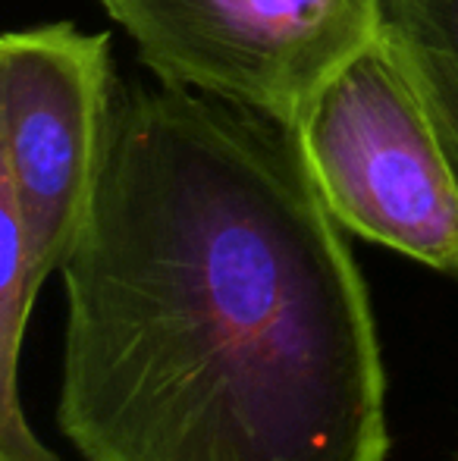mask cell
Returning a JSON list of instances; mask_svg holds the SVG:
<instances>
[{
  "label": "cell",
  "instance_id": "7a4b0ae2",
  "mask_svg": "<svg viewBox=\"0 0 458 461\" xmlns=\"http://www.w3.org/2000/svg\"><path fill=\"white\" fill-rule=\"evenodd\" d=\"M343 230L458 276V183L427 110L380 38L292 129Z\"/></svg>",
  "mask_w": 458,
  "mask_h": 461
},
{
  "label": "cell",
  "instance_id": "277c9868",
  "mask_svg": "<svg viewBox=\"0 0 458 461\" xmlns=\"http://www.w3.org/2000/svg\"><path fill=\"white\" fill-rule=\"evenodd\" d=\"M113 97L107 32L54 23L0 38V194L19 213L38 285L63 267L92 204Z\"/></svg>",
  "mask_w": 458,
  "mask_h": 461
},
{
  "label": "cell",
  "instance_id": "3957f363",
  "mask_svg": "<svg viewBox=\"0 0 458 461\" xmlns=\"http://www.w3.org/2000/svg\"><path fill=\"white\" fill-rule=\"evenodd\" d=\"M157 82L295 129L380 38L383 0H94Z\"/></svg>",
  "mask_w": 458,
  "mask_h": 461
},
{
  "label": "cell",
  "instance_id": "52a82bcc",
  "mask_svg": "<svg viewBox=\"0 0 458 461\" xmlns=\"http://www.w3.org/2000/svg\"><path fill=\"white\" fill-rule=\"evenodd\" d=\"M449 461H458V452H455V456H453V458H449Z\"/></svg>",
  "mask_w": 458,
  "mask_h": 461
},
{
  "label": "cell",
  "instance_id": "8992f818",
  "mask_svg": "<svg viewBox=\"0 0 458 461\" xmlns=\"http://www.w3.org/2000/svg\"><path fill=\"white\" fill-rule=\"evenodd\" d=\"M38 292L19 213L0 194V461H60L25 420L19 395V355Z\"/></svg>",
  "mask_w": 458,
  "mask_h": 461
},
{
  "label": "cell",
  "instance_id": "5b68a950",
  "mask_svg": "<svg viewBox=\"0 0 458 461\" xmlns=\"http://www.w3.org/2000/svg\"><path fill=\"white\" fill-rule=\"evenodd\" d=\"M380 44L427 110L458 183V0H383Z\"/></svg>",
  "mask_w": 458,
  "mask_h": 461
},
{
  "label": "cell",
  "instance_id": "6da1fadb",
  "mask_svg": "<svg viewBox=\"0 0 458 461\" xmlns=\"http://www.w3.org/2000/svg\"><path fill=\"white\" fill-rule=\"evenodd\" d=\"M57 424L85 461H386L367 283L292 129L116 86L60 267Z\"/></svg>",
  "mask_w": 458,
  "mask_h": 461
}]
</instances>
